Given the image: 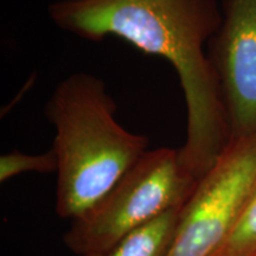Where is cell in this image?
I'll list each match as a JSON object with an SVG mask.
<instances>
[{"label":"cell","mask_w":256,"mask_h":256,"mask_svg":"<svg viewBox=\"0 0 256 256\" xmlns=\"http://www.w3.org/2000/svg\"><path fill=\"white\" fill-rule=\"evenodd\" d=\"M48 14L76 37H119L147 55L168 60L186 106L182 162L196 180L215 165L230 142L218 80L206 51L222 22L218 0H56Z\"/></svg>","instance_id":"cell-1"},{"label":"cell","mask_w":256,"mask_h":256,"mask_svg":"<svg viewBox=\"0 0 256 256\" xmlns=\"http://www.w3.org/2000/svg\"><path fill=\"white\" fill-rule=\"evenodd\" d=\"M115 112L104 82L84 72L60 81L48 100L44 113L56 130L60 218L72 220L90 209L148 151V138L121 126Z\"/></svg>","instance_id":"cell-2"},{"label":"cell","mask_w":256,"mask_h":256,"mask_svg":"<svg viewBox=\"0 0 256 256\" xmlns=\"http://www.w3.org/2000/svg\"><path fill=\"white\" fill-rule=\"evenodd\" d=\"M198 183L179 148L148 150L63 236L78 256L102 250L156 217L184 206Z\"/></svg>","instance_id":"cell-3"},{"label":"cell","mask_w":256,"mask_h":256,"mask_svg":"<svg viewBox=\"0 0 256 256\" xmlns=\"http://www.w3.org/2000/svg\"><path fill=\"white\" fill-rule=\"evenodd\" d=\"M256 185V134L230 140L182 206L168 256H212Z\"/></svg>","instance_id":"cell-4"},{"label":"cell","mask_w":256,"mask_h":256,"mask_svg":"<svg viewBox=\"0 0 256 256\" xmlns=\"http://www.w3.org/2000/svg\"><path fill=\"white\" fill-rule=\"evenodd\" d=\"M220 11L208 55L232 140L256 134V0H222Z\"/></svg>","instance_id":"cell-5"},{"label":"cell","mask_w":256,"mask_h":256,"mask_svg":"<svg viewBox=\"0 0 256 256\" xmlns=\"http://www.w3.org/2000/svg\"><path fill=\"white\" fill-rule=\"evenodd\" d=\"M182 206L166 211L110 247L82 256H168L176 238Z\"/></svg>","instance_id":"cell-6"},{"label":"cell","mask_w":256,"mask_h":256,"mask_svg":"<svg viewBox=\"0 0 256 256\" xmlns=\"http://www.w3.org/2000/svg\"><path fill=\"white\" fill-rule=\"evenodd\" d=\"M212 256H256V185L238 222Z\"/></svg>","instance_id":"cell-7"},{"label":"cell","mask_w":256,"mask_h":256,"mask_svg":"<svg viewBox=\"0 0 256 256\" xmlns=\"http://www.w3.org/2000/svg\"><path fill=\"white\" fill-rule=\"evenodd\" d=\"M58 162L52 147L40 154H26L14 150L0 156V182L4 183L8 179L22 174H51L57 172Z\"/></svg>","instance_id":"cell-8"}]
</instances>
